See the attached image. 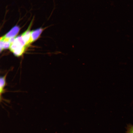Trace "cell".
Returning a JSON list of instances; mask_svg holds the SVG:
<instances>
[{
  "mask_svg": "<svg viewBox=\"0 0 133 133\" xmlns=\"http://www.w3.org/2000/svg\"><path fill=\"white\" fill-rule=\"evenodd\" d=\"M26 47V43L21 35L15 38L14 41L11 44L9 49L15 56L19 57L22 55Z\"/></svg>",
  "mask_w": 133,
  "mask_h": 133,
  "instance_id": "6da1fadb",
  "label": "cell"
},
{
  "mask_svg": "<svg viewBox=\"0 0 133 133\" xmlns=\"http://www.w3.org/2000/svg\"><path fill=\"white\" fill-rule=\"evenodd\" d=\"M20 29V28L18 26H16L2 37L8 39L15 37L19 32Z\"/></svg>",
  "mask_w": 133,
  "mask_h": 133,
  "instance_id": "7a4b0ae2",
  "label": "cell"
},
{
  "mask_svg": "<svg viewBox=\"0 0 133 133\" xmlns=\"http://www.w3.org/2000/svg\"><path fill=\"white\" fill-rule=\"evenodd\" d=\"M31 23L27 29L21 35L27 47L32 42L31 38V31L30 30L31 25Z\"/></svg>",
  "mask_w": 133,
  "mask_h": 133,
  "instance_id": "3957f363",
  "label": "cell"
},
{
  "mask_svg": "<svg viewBox=\"0 0 133 133\" xmlns=\"http://www.w3.org/2000/svg\"><path fill=\"white\" fill-rule=\"evenodd\" d=\"M43 29L40 28L31 31V38L32 42L36 40L39 37Z\"/></svg>",
  "mask_w": 133,
  "mask_h": 133,
  "instance_id": "277c9868",
  "label": "cell"
},
{
  "mask_svg": "<svg viewBox=\"0 0 133 133\" xmlns=\"http://www.w3.org/2000/svg\"><path fill=\"white\" fill-rule=\"evenodd\" d=\"M8 72H7L4 76L1 77L0 79V96L1 95L4 93L5 91L4 89V87L6 85V77Z\"/></svg>",
  "mask_w": 133,
  "mask_h": 133,
  "instance_id": "5b68a950",
  "label": "cell"
},
{
  "mask_svg": "<svg viewBox=\"0 0 133 133\" xmlns=\"http://www.w3.org/2000/svg\"><path fill=\"white\" fill-rule=\"evenodd\" d=\"M0 51L4 49L9 48L11 43L9 42H5L0 41Z\"/></svg>",
  "mask_w": 133,
  "mask_h": 133,
  "instance_id": "8992f818",
  "label": "cell"
},
{
  "mask_svg": "<svg viewBox=\"0 0 133 133\" xmlns=\"http://www.w3.org/2000/svg\"><path fill=\"white\" fill-rule=\"evenodd\" d=\"M127 131L126 133H133V125H128L126 128Z\"/></svg>",
  "mask_w": 133,
  "mask_h": 133,
  "instance_id": "52a82bcc",
  "label": "cell"
}]
</instances>
